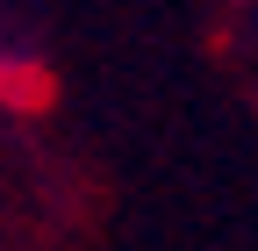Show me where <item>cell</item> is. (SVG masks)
I'll return each mask as SVG.
<instances>
[]
</instances>
